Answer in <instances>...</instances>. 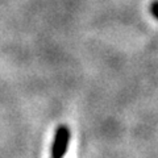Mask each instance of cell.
Returning a JSON list of instances; mask_svg holds the SVG:
<instances>
[{
	"instance_id": "cell-2",
	"label": "cell",
	"mask_w": 158,
	"mask_h": 158,
	"mask_svg": "<svg viewBox=\"0 0 158 158\" xmlns=\"http://www.w3.org/2000/svg\"><path fill=\"white\" fill-rule=\"evenodd\" d=\"M152 13L158 19V2H154L152 4Z\"/></svg>"
},
{
	"instance_id": "cell-1",
	"label": "cell",
	"mask_w": 158,
	"mask_h": 158,
	"mask_svg": "<svg viewBox=\"0 0 158 158\" xmlns=\"http://www.w3.org/2000/svg\"><path fill=\"white\" fill-rule=\"evenodd\" d=\"M70 129L67 125H59L54 135V141L52 145V157L53 158H63L69 149L70 142Z\"/></svg>"
}]
</instances>
